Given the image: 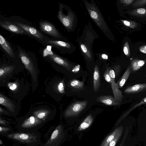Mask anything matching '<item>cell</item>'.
Returning a JSON list of instances; mask_svg holds the SVG:
<instances>
[{
  "label": "cell",
  "instance_id": "6da1fadb",
  "mask_svg": "<svg viewBox=\"0 0 146 146\" xmlns=\"http://www.w3.org/2000/svg\"><path fill=\"white\" fill-rule=\"evenodd\" d=\"M99 37L92 27L90 22L88 21L85 25L81 35L76 39L81 54L86 61L88 62L94 61L93 50L94 42Z\"/></svg>",
  "mask_w": 146,
  "mask_h": 146
},
{
  "label": "cell",
  "instance_id": "7a4b0ae2",
  "mask_svg": "<svg viewBox=\"0 0 146 146\" xmlns=\"http://www.w3.org/2000/svg\"><path fill=\"white\" fill-rule=\"evenodd\" d=\"M88 15L105 36L111 41L114 40L113 34L106 22L98 5L93 0H82Z\"/></svg>",
  "mask_w": 146,
  "mask_h": 146
},
{
  "label": "cell",
  "instance_id": "3957f363",
  "mask_svg": "<svg viewBox=\"0 0 146 146\" xmlns=\"http://www.w3.org/2000/svg\"><path fill=\"white\" fill-rule=\"evenodd\" d=\"M57 17L67 31L74 32L76 28L78 18L76 13L68 6L58 3Z\"/></svg>",
  "mask_w": 146,
  "mask_h": 146
},
{
  "label": "cell",
  "instance_id": "277c9868",
  "mask_svg": "<svg viewBox=\"0 0 146 146\" xmlns=\"http://www.w3.org/2000/svg\"><path fill=\"white\" fill-rule=\"evenodd\" d=\"M4 136L9 139L27 146H37L41 143V134L38 131L30 133L14 131Z\"/></svg>",
  "mask_w": 146,
  "mask_h": 146
},
{
  "label": "cell",
  "instance_id": "5b68a950",
  "mask_svg": "<svg viewBox=\"0 0 146 146\" xmlns=\"http://www.w3.org/2000/svg\"><path fill=\"white\" fill-rule=\"evenodd\" d=\"M45 123L33 115L21 119L16 127L18 131L33 133L38 131Z\"/></svg>",
  "mask_w": 146,
  "mask_h": 146
},
{
  "label": "cell",
  "instance_id": "8992f818",
  "mask_svg": "<svg viewBox=\"0 0 146 146\" xmlns=\"http://www.w3.org/2000/svg\"><path fill=\"white\" fill-rule=\"evenodd\" d=\"M52 128L49 137L44 142H41L40 146H60L65 141L67 137L68 131L64 126L60 124Z\"/></svg>",
  "mask_w": 146,
  "mask_h": 146
},
{
  "label": "cell",
  "instance_id": "52a82bcc",
  "mask_svg": "<svg viewBox=\"0 0 146 146\" xmlns=\"http://www.w3.org/2000/svg\"><path fill=\"white\" fill-rule=\"evenodd\" d=\"M43 42L46 44L56 47L63 54H71L76 50V48L75 46L69 42L47 39Z\"/></svg>",
  "mask_w": 146,
  "mask_h": 146
},
{
  "label": "cell",
  "instance_id": "ba28073f",
  "mask_svg": "<svg viewBox=\"0 0 146 146\" xmlns=\"http://www.w3.org/2000/svg\"><path fill=\"white\" fill-rule=\"evenodd\" d=\"M19 56L22 62L26 69L30 73L32 78L34 81L36 82L38 76L37 72L31 58L29 55L23 50L19 49Z\"/></svg>",
  "mask_w": 146,
  "mask_h": 146
},
{
  "label": "cell",
  "instance_id": "9c48e42d",
  "mask_svg": "<svg viewBox=\"0 0 146 146\" xmlns=\"http://www.w3.org/2000/svg\"><path fill=\"white\" fill-rule=\"evenodd\" d=\"M39 25L40 30L45 33L52 37L59 38L61 40L68 42L51 23L46 21H42L40 22Z\"/></svg>",
  "mask_w": 146,
  "mask_h": 146
},
{
  "label": "cell",
  "instance_id": "30bf717a",
  "mask_svg": "<svg viewBox=\"0 0 146 146\" xmlns=\"http://www.w3.org/2000/svg\"><path fill=\"white\" fill-rule=\"evenodd\" d=\"M87 103V102L84 101L72 104L66 110L64 116L66 118L77 116L86 107Z\"/></svg>",
  "mask_w": 146,
  "mask_h": 146
},
{
  "label": "cell",
  "instance_id": "8fae6325",
  "mask_svg": "<svg viewBox=\"0 0 146 146\" xmlns=\"http://www.w3.org/2000/svg\"><path fill=\"white\" fill-rule=\"evenodd\" d=\"M49 57L58 64L62 66L69 71L76 65L69 61L67 59L54 53L48 55Z\"/></svg>",
  "mask_w": 146,
  "mask_h": 146
},
{
  "label": "cell",
  "instance_id": "7c38bea8",
  "mask_svg": "<svg viewBox=\"0 0 146 146\" xmlns=\"http://www.w3.org/2000/svg\"><path fill=\"white\" fill-rule=\"evenodd\" d=\"M14 23L19 26L28 33L39 39L42 41H44L46 39L42 34L36 28L27 25L19 22H15Z\"/></svg>",
  "mask_w": 146,
  "mask_h": 146
},
{
  "label": "cell",
  "instance_id": "4fadbf2b",
  "mask_svg": "<svg viewBox=\"0 0 146 146\" xmlns=\"http://www.w3.org/2000/svg\"><path fill=\"white\" fill-rule=\"evenodd\" d=\"M0 26L5 29L15 33L23 35L26 34L25 31L14 23L9 21L0 22Z\"/></svg>",
  "mask_w": 146,
  "mask_h": 146
},
{
  "label": "cell",
  "instance_id": "5bb4252c",
  "mask_svg": "<svg viewBox=\"0 0 146 146\" xmlns=\"http://www.w3.org/2000/svg\"><path fill=\"white\" fill-rule=\"evenodd\" d=\"M94 118L91 114L88 115L76 128V132H82L88 129L93 122Z\"/></svg>",
  "mask_w": 146,
  "mask_h": 146
},
{
  "label": "cell",
  "instance_id": "9a60e30c",
  "mask_svg": "<svg viewBox=\"0 0 146 146\" xmlns=\"http://www.w3.org/2000/svg\"><path fill=\"white\" fill-rule=\"evenodd\" d=\"M146 90V83L138 84L127 87L124 91L127 94H135Z\"/></svg>",
  "mask_w": 146,
  "mask_h": 146
},
{
  "label": "cell",
  "instance_id": "2e32d148",
  "mask_svg": "<svg viewBox=\"0 0 146 146\" xmlns=\"http://www.w3.org/2000/svg\"><path fill=\"white\" fill-rule=\"evenodd\" d=\"M110 83L115 99L117 102L121 104L123 98L121 91L119 89L117 83H115V80L111 79Z\"/></svg>",
  "mask_w": 146,
  "mask_h": 146
},
{
  "label": "cell",
  "instance_id": "e0dca14e",
  "mask_svg": "<svg viewBox=\"0 0 146 146\" xmlns=\"http://www.w3.org/2000/svg\"><path fill=\"white\" fill-rule=\"evenodd\" d=\"M146 104V97L142 99V100L141 101L135 104L132 107H131L130 108L123 113L116 122L114 127L117 126L122 120L127 116L133 110L137 108L139 106H140Z\"/></svg>",
  "mask_w": 146,
  "mask_h": 146
},
{
  "label": "cell",
  "instance_id": "ac0fdd59",
  "mask_svg": "<svg viewBox=\"0 0 146 146\" xmlns=\"http://www.w3.org/2000/svg\"><path fill=\"white\" fill-rule=\"evenodd\" d=\"M0 44L2 48L8 55L11 57L15 58L14 52L10 44L1 34Z\"/></svg>",
  "mask_w": 146,
  "mask_h": 146
},
{
  "label": "cell",
  "instance_id": "d6986e66",
  "mask_svg": "<svg viewBox=\"0 0 146 146\" xmlns=\"http://www.w3.org/2000/svg\"><path fill=\"white\" fill-rule=\"evenodd\" d=\"M0 104L6 107L11 112L15 111V106L8 98L1 93L0 94Z\"/></svg>",
  "mask_w": 146,
  "mask_h": 146
},
{
  "label": "cell",
  "instance_id": "ffe728a7",
  "mask_svg": "<svg viewBox=\"0 0 146 146\" xmlns=\"http://www.w3.org/2000/svg\"><path fill=\"white\" fill-rule=\"evenodd\" d=\"M50 111L48 110H37L33 112V114L38 118L43 121L45 123L49 120Z\"/></svg>",
  "mask_w": 146,
  "mask_h": 146
},
{
  "label": "cell",
  "instance_id": "44dd1931",
  "mask_svg": "<svg viewBox=\"0 0 146 146\" xmlns=\"http://www.w3.org/2000/svg\"><path fill=\"white\" fill-rule=\"evenodd\" d=\"M96 100L107 105H117L120 104L116 101L114 97L110 96H100L97 98Z\"/></svg>",
  "mask_w": 146,
  "mask_h": 146
},
{
  "label": "cell",
  "instance_id": "7402d4cb",
  "mask_svg": "<svg viewBox=\"0 0 146 146\" xmlns=\"http://www.w3.org/2000/svg\"><path fill=\"white\" fill-rule=\"evenodd\" d=\"M94 89L95 92H98L100 86V75L98 66L96 64L93 74Z\"/></svg>",
  "mask_w": 146,
  "mask_h": 146
},
{
  "label": "cell",
  "instance_id": "603a6c76",
  "mask_svg": "<svg viewBox=\"0 0 146 146\" xmlns=\"http://www.w3.org/2000/svg\"><path fill=\"white\" fill-rule=\"evenodd\" d=\"M119 127V126L115 128L106 135L102 141L99 146H107L114 138Z\"/></svg>",
  "mask_w": 146,
  "mask_h": 146
},
{
  "label": "cell",
  "instance_id": "cb8c5ba5",
  "mask_svg": "<svg viewBox=\"0 0 146 146\" xmlns=\"http://www.w3.org/2000/svg\"><path fill=\"white\" fill-rule=\"evenodd\" d=\"M15 66L3 65L0 68V79L1 80L5 78L10 74L13 70Z\"/></svg>",
  "mask_w": 146,
  "mask_h": 146
},
{
  "label": "cell",
  "instance_id": "d4e9b609",
  "mask_svg": "<svg viewBox=\"0 0 146 146\" xmlns=\"http://www.w3.org/2000/svg\"><path fill=\"white\" fill-rule=\"evenodd\" d=\"M145 60H142L138 59H134L131 62V72H135L145 64L146 62Z\"/></svg>",
  "mask_w": 146,
  "mask_h": 146
},
{
  "label": "cell",
  "instance_id": "484cf974",
  "mask_svg": "<svg viewBox=\"0 0 146 146\" xmlns=\"http://www.w3.org/2000/svg\"><path fill=\"white\" fill-rule=\"evenodd\" d=\"M131 73V70L130 65L128 66L122 77L117 82L119 88L123 87L129 77Z\"/></svg>",
  "mask_w": 146,
  "mask_h": 146
},
{
  "label": "cell",
  "instance_id": "4316f807",
  "mask_svg": "<svg viewBox=\"0 0 146 146\" xmlns=\"http://www.w3.org/2000/svg\"><path fill=\"white\" fill-rule=\"evenodd\" d=\"M131 15L138 17H144L146 16V8H140L135 9L128 12Z\"/></svg>",
  "mask_w": 146,
  "mask_h": 146
},
{
  "label": "cell",
  "instance_id": "83f0119b",
  "mask_svg": "<svg viewBox=\"0 0 146 146\" xmlns=\"http://www.w3.org/2000/svg\"><path fill=\"white\" fill-rule=\"evenodd\" d=\"M123 131L122 126H119V130L117 132L114 139L107 146H115L121 136Z\"/></svg>",
  "mask_w": 146,
  "mask_h": 146
},
{
  "label": "cell",
  "instance_id": "f1b7e54d",
  "mask_svg": "<svg viewBox=\"0 0 146 146\" xmlns=\"http://www.w3.org/2000/svg\"><path fill=\"white\" fill-rule=\"evenodd\" d=\"M11 126H0V134L4 136L14 131Z\"/></svg>",
  "mask_w": 146,
  "mask_h": 146
},
{
  "label": "cell",
  "instance_id": "f546056e",
  "mask_svg": "<svg viewBox=\"0 0 146 146\" xmlns=\"http://www.w3.org/2000/svg\"><path fill=\"white\" fill-rule=\"evenodd\" d=\"M121 21L124 25L132 29H134L138 27L137 23L130 21L121 19Z\"/></svg>",
  "mask_w": 146,
  "mask_h": 146
},
{
  "label": "cell",
  "instance_id": "4dcf8cb0",
  "mask_svg": "<svg viewBox=\"0 0 146 146\" xmlns=\"http://www.w3.org/2000/svg\"><path fill=\"white\" fill-rule=\"evenodd\" d=\"M70 86L73 88L81 89L84 87V82L83 81H80L78 80L74 79L70 82Z\"/></svg>",
  "mask_w": 146,
  "mask_h": 146
},
{
  "label": "cell",
  "instance_id": "1f68e13d",
  "mask_svg": "<svg viewBox=\"0 0 146 146\" xmlns=\"http://www.w3.org/2000/svg\"><path fill=\"white\" fill-rule=\"evenodd\" d=\"M123 51L125 54L128 57L130 55V50L129 43L128 41H126L123 46Z\"/></svg>",
  "mask_w": 146,
  "mask_h": 146
},
{
  "label": "cell",
  "instance_id": "d6a6232c",
  "mask_svg": "<svg viewBox=\"0 0 146 146\" xmlns=\"http://www.w3.org/2000/svg\"><path fill=\"white\" fill-rule=\"evenodd\" d=\"M7 85L9 89L13 91H16L18 88V84L17 82L8 83Z\"/></svg>",
  "mask_w": 146,
  "mask_h": 146
},
{
  "label": "cell",
  "instance_id": "836d02e7",
  "mask_svg": "<svg viewBox=\"0 0 146 146\" xmlns=\"http://www.w3.org/2000/svg\"><path fill=\"white\" fill-rule=\"evenodd\" d=\"M106 68L111 79L115 80V74L114 71L108 66H106Z\"/></svg>",
  "mask_w": 146,
  "mask_h": 146
},
{
  "label": "cell",
  "instance_id": "e575fe53",
  "mask_svg": "<svg viewBox=\"0 0 146 146\" xmlns=\"http://www.w3.org/2000/svg\"><path fill=\"white\" fill-rule=\"evenodd\" d=\"M145 5H146V0H138L136 1L132 4V6L133 7H138Z\"/></svg>",
  "mask_w": 146,
  "mask_h": 146
},
{
  "label": "cell",
  "instance_id": "d590c367",
  "mask_svg": "<svg viewBox=\"0 0 146 146\" xmlns=\"http://www.w3.org/2000/svg\"><path fill=\"white\" fill-rule=\"evenodd\" d=\"M57 88L59 92L62 94L64 93V84L63 81L60 82L58 84Z\"/></svg>",
  "mask_w": 146,
  "mask_h": 146
},
{
  "label": "cell",
  "instance_id": "8d00e7d4",
  "mask_svg": "<svg viewBox=\"0 0 146 146\" xmlns=\"http://www.w3.org/2000/svg\"><path fill=\"white\" fill-rule=\"evenodd\" d=\"M134 0H120L119 1L120 3L123 4L124 6H127L130 5Z\"/></svg>",
  "mask_w": 146,
  "mask_h": 146
},
{
  "label": "cell",
  "instance_id": "74e56055",
  "mask_svg": "<svg viewBox=\"0 0 146 146\" xmlns=\"http://www.w3.org/2000/svg\"><path fill=\"white\" fill-rule=\"evenodd\" d=\"M99 55H97L99 56L100 59L103 60H107L108 59V54L107 52H103L98 53Z\"/></svg>",
  "mask_w": 146,
  "mask_h": 146
},
{
  "label": "cell",
  "instance_id": "f35d334b",
  "mask_svg": "<svg viewBox=\"0 0 146 146\" xmlns=\"http://www.w3.org/2000/svg\"><path fill=\"white\" fill-rule=\"evenodd\" d=\"M104 76L105 80L108 82L110 83L111 78L107 70L105 71Z\"/></svg>",
  "mask_w": 146,
  "mask_h": 146
},
{
  "label": "cell",
  "instance_id": "ab89813d",
  "mask_svg": "<svg viewBox=\"0 0 146 146\" xmlns=\"http://www.w3.org/2000/svg\"><path fill=\"white\" fill-rule=\"evenodd\" d=\"M0 125L4 126H11L7 121L3 119L1 117L0 118Z\"/></svg>",
  "mask_w": 146,
  "mask_h": 146
},
{
  "label": "cell",
  "instance_id": "60d3db41",
  "mask_svg": "<svg viewBox=\"0 0 146 146\" xmlns=\"http://www.w3.org/2000/svg\"><path fill=\"white\" fill-rule=\"evenodd\" d=\"M139 50L142 53L146 54V45L140 46L139 48Z\"/></svg>",
  "mask_w": 146,
  "mask_h": 146
},
{
  "label": "cell",
  "instance_id": "b9f144b4",
  "mask_svg": "<svg viewBox=\"0 0 146 146\" xmlns=\"http://www.w3.org/2000/svg\"><path fill=\"white\" fill-rule=\"evenodd\" d=\"M80 66L79 64L76 65L72 68V71L74 72H78L80 70Z\"/></svg>",
  "mask_w": 146,
  "mask_h": 146
},
{
  "label": "cell",
  "instance_id": "7bdbcfd3",
  "mask_svg": "<svg viewBox=\"0 0 146 146\" xmlns=\"http://www.w3.org/2000/svg\"><path fill=\"white\" fill-rule=\"evenodd\" d=\"M0 114H5L7 115H8L9 113L6 111L2 109L1 107H0Z\"/></svg>",
  "mask_w": 146,
  "mask_h": 146
},
{
  "label": "cell",
  "instance_id": "ee69618b",
  "mask_svg": "<svg viewBox=\"0 0 146 146\" xmlns=\"http://www.w3.org/2000/svg\"><path fill=\"white\" fill-rule=\"evenodd\" d=\"M119 146H124L123 143V140H122L121 142V143H120V145H119Z\"/></svg>",
  "mask_w": 146,
  "mask_h": 146
},
{
  "label": "cell",
  "instance_id": "f6af8a7d",
  "mask_svg": "<svg viewBox=\"0 0 146 146\" xmlns=\"http://www.w3.org/2000/svg\"><path fill=\"white\" fill-rule=\"evenodd\" d=\"M3 144V142L2 141V140L1 139H0V144L1 145H2Z\"/></svg>",
  "mask_w": 146,
  "mask_h": 146
},
{
  "label": "cell",
  "instance_id": "bcb514c9",
  "mask_svg": "<svg viewBox=\"0 0 146 146\" xmlns=\"http://www.w3.org/2000/svg\"><path fill=\"white\" fill-rule=\"evenodd\" d=\"M11 146H18L17 145H12Z\"/></svg>",
  "mask_w": 146,
  "mask_h": 146
},
{
  "label": "cell",
  "instance_id": "7dc6e473",
  "mask_svg": "<svg viewBox=\"0 0 146 146\" xmlns=\"http://www.w3.org/2000/svg\"><path fill=\"white\" fill-rule=\"evenodd\" d=\"M145 76L146 77V74L145 75Z\"/></svg>",
  "mask_w": 146,
  "mask_h": 146
}]
</instances>
